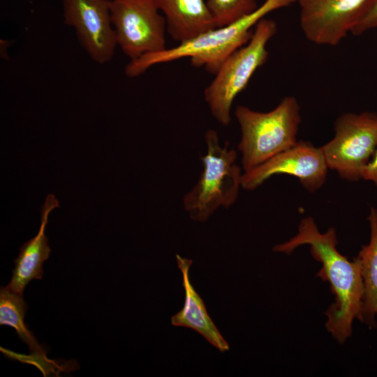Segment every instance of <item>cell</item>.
Listing matches in <instances>:
<instances>
[{
	"instance_id": "cell-1",
	"label": "cell",
	"mask_w": 377,
	"mask_h": 377,
	"mask_svg": "<svg viewBox=\"0 0 377 377\" xmlns=\"http://www.w3.org/2000/svg\"><path fill=\"white\" fill-rule=\"evenodd\" d=\"M337 231L333 227L321 232L311 216L303 218L297 233L286 242L275 245L274 252L290 255L297 248L309 245L313 258L322 267L317 276L330 284L333 303L325 312V327L333 338L342 344L351 337L353 323L360 320L364 296V283L356 258L349 260L337 250Z\"/></svg>"
},
{
	"instance_id": "cell-2",
	"label": "cell",
	"mask_w": 377,
	"mask_h": 377,
	"mask_svg": "<svg viewBox=\"0 0 377 377\" xmlns=\"http://www.w3.org/2000/svg\"><path fill=\"white\" fill-rule=\"evenodd\" d=\"M297 0H265L252 13L236 22L205 32L177 46L149 53L131 60L125 74L135 77L151 66L188 57L195 67H204L215 74L232 53L250 40L256 24L269 13L289 6Z\"/></svg>"
},
{
	"instance_id": "cell-3",
	"label": "cell",
	"mask_w": 377,
	"mask_h": 377,
	"mask_svg": "<svg viewBox=\"0 0 377 377\" xmlns=\"http://www.w3.org/2000/svg\"><path fill=\"white\" fill-rule=\"evenodd\" d=\"M235 116L241 130L237 149L241 154L244 172L298 142L301 113L299 103L294 96H286L275 108L266 112L239 105Z\"/></svg>"
},
{
	"instance_id": "cell-4",
	"label": "cell",
	"mask_w": 377,
	"mask_h": 377,
	"mask_svg": "<svg viewBox=\"0 0 377 377\" xmlns=\"http://www.w3.org/2000/svg\"><path fill=\"white\" fill-rule=\"evenodd\" d=\"M207 153L200 157L202 172L194 186L184 195L183 206L190 218L206 221L219 207L228 208L236 202L242 177L236 163L237 151L219 144L218 133L209 129L205 134Z\"/></svg>"
},
{
	"instance_id": "cell-5",
	"label": "cell",
	"mask_w": 377,
	"mask_h": 377,
	"mask_svg": "<svg viewBox=\"0 0 377 377\" xmlns=\"http://www.w3.org/2000/svg\"><path fill=\"white\" fill-rule=\"evenodd\" d=\"M276 31L275 21L261 19L248 43L226 59L205 89V100L212 115L223 126L230 122L235 98L246 87L256 70L267 61V45Z\"/></svg>"
},
{
	"instance_id": "cell-6",
	"label": "cell",
	"mask_w": 377,
	"mask_h": 377,
	"mask_svg": "<svg viewBox=\"0 0 377 377\" xmlns=\"http://www.w3.org/2000/svg\"><path fill=\"white\" fill-rule=\"evenodd\" d=\"M334 128V137L320 147L328 169L343 179L357 182L377 147V113L342 114L335 119Z\"/></svg>"
},
{
	"instance_id": "cell-7",
	"label": "cell",
	"mask_w": 377,
	"mask_h": 377,
	"mask_svg": "<svg viewBox=\"0 0 377 377\" xmlns=\"http://www.w3.org/2000/svg\"><path fill=\"white\" fill-rule=\"evenodd\" d=\"M117 44L131 60L165 50L166 22L154 0H110Z\"/></svg>"
},
{
	"instance_id": "cell-8",
	"label": "cell",
	"mask_w": 377,
	"mask_h": 377,
	"mask_svg": "<svg viewBox=\"0 0 377 377\" xmlns=\"http://www.w3.org/2000/svg\"><path fill=\"white\" fill-rule=\"evenodd\" d=\"M300 26L316 45L336 46L351 34L376 0H297Z\"/></svg>"
},
{
	"instance_id": "cell-9",
	"label": "cell",
	"mask_w": 377,
	"mask_h": 377,
	"mask_svg": "<svg viewBox=\"0 0 377 377\" xmlns=\"http://www.w3.org/2000/svg\"><path fill=\"white\" fill-rule=\"evenodd\" d=\"M328 170L320 147L298 140L293 147L244 172L242 188L253 191L271 177L284 174L297 178L307 191L314 193L325 183Z\"/></svg>"
},
{
	"instance_id": "cell-10",
	"label": "cell",
	"mask_w": 377,
	"mask_h": 377,
	"mask_svg": "<svg viewBox=\"0 0 377 377\" xmlns=\"http://www.w3.org/2000/svg\"><path fill=\"white\" fill-rule=\"evenodd\" d=\"M110 3V0H62L65 24L75 30L82 48L99 64L109 62L117 46Z\"/></svg>"
},
{
	"instance_id": "cell-11",
	"label": "cell",
	"mask_w": 377,
	"mask_h": 377,
	"mask_svg": "<svg viewBox=\"0 0 377 377\" xmlns=\"http://www.w3.org/2000/svg\"><path fill=\"white\" fill-rule=\"evenodd\" d=\"M59 207V202L56 197L53 194H48L41 209L40 225L37 235L20 247L19 255L14 261L12 277L6 286L10 290L23 295L29 281L42 279L43 263L51 252L45 233V227L50 212Z\"/></svg>"
},
{
	"instance_id": "cell-12",
	"label": "cell",
	"mask_w": 377,
	"mask_h": 377,
	"mask_svg": "<svg viewBox=\"0 0 377 377\" xmlns=\"http://www.w3.org/2000/svg\"><path fill=\"white\" fill-rule=\"evenodd\" d=\"M176 259L182 274L185 300L183 308L172 316V325L191 328L201 334L219 351H228L230 348L228 343L208 315L202 299L190 281L188 272L193 261L179 254H176Z\"/></svg>"
},
{
	"instance_id": "cell-13",
	"label": "cell",
	"mask_w": 377,
	"mask_h": 377,
	"mask_svg": "<svg viewBox=\"0 0 377 377\" xmlns=\"http://www.w3.org/2000/svg\"><path fill=\"white\" fill-rule=\"evenodd\" d=\"M171 37L180 43L216 28L206 0H154Z\"/></svg>"
},
{
	"instance_id": "cell-14",
	"label": "cell",
	"mask_w": 377,
	"mask_h": 377,
	"mask_svg": "<svg viewBox=\"0 0 377 377\" xmlns=\"http://www.w3.org/2000/svg\"><path fill=\"white\" fill-rule=\"evenodd\" d=\"M370 238L355 257L360 265L364 283L362 308L359 321L369 329L376 326L377 318V207H371L367 217Z\"/></svg>"
},
{
	"instance_id": "cell-15",
	"label": "cell",
	"mask_w": 377,
	"mask_h": 377,
	"mask_svg": "<svg viewBox=\"0 0 377 377\" xmlns=\"http://www.w3.org/2000/svg\"><path fill=\"white\" fill-rule=\"evenodd\" d=\"M27 305L22 295L6 286L0 289V325L14 328L19 338L29 348L34 356L47 360L46 352L24 323Z\"/></svg>"
},
{
	"instance_id": "cell-16",
	"label": "cell",
	"mask_w": 377,
	"mask_h": 377,
	"mask_svg": "<svg viewBox=\"0 0 377 377\" xmlns=\"http://www.w3.org/2000/svg\"><path fill=\"white\" fill-rule=\"evenodd\" d=\"M216 27L232 24L258 8L257 0H206Z\"/></svg>"
},
{
	"instance_id": "cell-17",
	"label": "cell",
	"mask_w": 377,
	"mask_h": 377,
	"mask_svg": "<svg viewBox=\"0 0 377 377\" xmlns=\"http://www.w3.org/2000/svg\"><path fill=\"white\" fill-rule=\"evenodd\" d=\"M376 28H377V0L369 13L353 28L351 34L360 36Z\"/></svg>"
},
{
	"instance_id": "cell-18",
	"label": "cell",
	"mask_w": 377,
	"mask_h": 377,
	"mask_svg": "<svg viewBox=\"0 0 377 377\" xmlns=\"http://www.w3.org/2000/svg\"><path fill=\"white\" fill-rule=\"evenodd\" d=\"M362 179L372 182L377 188V147L362 172Z\"/></svg>"
}]
</instances>
